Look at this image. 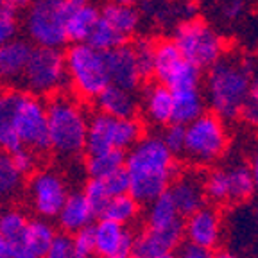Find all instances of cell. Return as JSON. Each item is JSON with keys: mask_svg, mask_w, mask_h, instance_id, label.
<instances>
[{"mask_svg": "<svg viewBox=\"0 0 258 258\" xmlns=\"http://www.w3.org/2000/svg\"><path fill=\"white\" fill-rule=\"evenodd\" d=\"M125 170L131 181V196L140 205H149L169 192L177 177L176 154L160 135H145L125 154Z\"/></svg>", "mask_w": 258, "mask_h": 258, "instance_id": "obj_1", "label": "cell"}, {"mask_svg": "<svg viewBox=\"0 0 258 258\" xmlns=\"http://www.w3.org/2000/svg\"><path fill=\"white\" fill-rule=\"evenodd\" d=\"M253 56L224 54L205 77V99L210 111L222 120H235L251 97Z\"/></svg>", "mask_w": 258, "mask_h": 258, "instance_id": "obj_2", "label": "cell"}, {"mask_svg": "<svg viewBox=\"0 0 258 258\" xmlns=\"http://www.w3.org/2000/svg\"><path fill=\"white\" fill-rule=\"evenodd\" d=\"M47 111L50 149L64 158H74L85 153L90 125L85 108L72 97L56 93L47 102Z\"/></svg>", "mask_w": 258, "mask_h": 258, "instance_id": "obj_3", "label": "cell"}, {"mask_svg": "<svg viewBox=\"0 0 258 258\" xmlns=\"http://www.w3.org/2000/svg\"><path fill=\"white\" fill-rule=\"evenodd\" d=\"M172 41L181 56L199 70H210L226 54V43L219 31L203 18H188L177 24Z\"/></svg>", "mask_w": 258, "mask_h": 258, "instance_id": "obj_4", "label": "cell"}, {"mask_svg": "<svg viewBox=\"0 0 258 258\" xmlns=\"http://www.w3.org/2000/svg\"><path fill=\"white\" fill-rule=\"evenodd\" d=\"M64 59L70 85L83 99L95 101L111 85L106 64V52L97 50L90 43L70 45L64 52Z\"/></svg>", "mask_w": 258, "mask_h": 258, "instance_id": "obj_5", "label": "cell"}, {"mask_svg": "<svg viewBox=\"0 0 258 258\" xmlns=\"http://www.w3.org/2000/svg\"><path fill=\"white\" fill-rule=\"evenodd\" d=\"M230 137L221 117L206 111L205 115L186 125L185 158L198 167L214 165L228 151Z\"/></svg>", "mask_w": 258, "mask_h": 258, "instance_id": "obj_6", "label": "cell"}, {"mask_svg": "<svg viewBox=\"0 0 258 258\" xmlns=\"http://www.w3.org/2000/svg\"><path fill=\"white\" fill-rule=\"evenodd\" d=\"M67 0H32L25 13V31L36 47L61 48L69 43L67 20L70 16Z\"/></svg>", "mask_w": 258, "mask_h": 258, "instance_id": "obj_7", "label": "cell"}, {"mask_svg": "<svg viewBox=\"0 0 258 258\" xmlns=\"http://www.w3.org/2000/svg\"><path fill=\"white\" fill-rule=\"evenodd\" d=\"M144 138V127L137 118H115L95 113L90 118L86 154H101L108 151H131Z\"/></svg>", "mask_w": 258, "mask_h": 258, "instance_id": "obj_8", "label": "cell"}, {"mask_svg": "<svg viewBox=\"0 0 258 258\" xmlns=\"http://www.w3.org/2000/svg\"><path fill=\"white\" fill-rule=\"evenodd\" d=\"M69 81L67 72V59L61 48L34 47L29 59L22 83L32 95H50L63 88Z\"/></svg>", "mask_w": 258, "mask_h": 258, "instance_id": "obj_9", "label": "cell"}, {"mask_svg": "<svg viewBox=\"0 0 258 258\" xmlns=\"http://www.w3.org/2000/svg\"><path fill=\"white\" fill-rule=\"evenodd\" d=\"M153 77L156 83L165 85L172 92L201 88L203 85V70L194 67L181 56L172 38L156 41Z\"/></svg>", "mask_w": 258, "mask_h": 258, "instance_id": "obj_10", "label": "cell"}, {"mask_svg": "<svg viewBox=\"0 0 258 258\" xmlns=\"http://www.w3.org/2000/svg\"><path fill=\"white\" fill-rule=\"evenodd\" d=\"M15 127L24 147L34 151V153H45L50 149L48 111L47 104L40 97L29 92L25 93L15 117Z\"/></svg>", "mask_w": 258, "mask_h": 258, "instance_id": "obj_11", "label": "cell"}, {"mask_svg": "<svg viewBox=\"0 0 258 258\" xmlns=\"http://www.w3.org/2000/svg\"><path fill=\"white\" fill-rule=\"evenodd\" d=\"M69 196L67 183L56 170H38L29 179V198L40 219H57Z\"/></svg>", "mask_w": 258, "mask_h": 258, "instance_id": "obj_12", "label": "cell"}, {"mask_svg": "<svg viewBox=\"0 0 258 258\" xmlns=\"http://www.w3.org/2000/svg\"><path fill=\"white\" fill-rule=\"evenodd\" d=\"M222 217L215 206H203L196 214L185 219V238L186 242L199 246L206 251H214L222 240Z\"/></svg>", "mask_w": 258, "mask_h": 258, "instance_id": "obj_13", "label": "cell"}, {"mask_svg": "<svg viewBox=\"0 0 258 258\" xmlns=\"http://www.w3.org/2000/svg\"><path fill=\"white\" fill-rule=\"evenodd\" d=\"M97 258H133L135 235L125 226L99 219L93 224Z\"/></svg>", "mask_w": 258, "mask_h": 258, "instance_id": "obj_14", "label": "cell"}, {"mask_svg": "<svg viewBox=\"0 0 258 258\" xmlns=\"http://www.w3.org/2000/svg\"><path fill=\"white\" fill-rule=\"evenodd\" d=\"M185 237V222L165 230L145 228L135 237L133 258H158L163 254H172L176 247H181Z\"/></svg>", "mask_w": 258, "mask_h": 258, "instance_id": "obj_15", "label": "cell"}, {"mask_svg": "<svg viewBox=\"0 0 258 258\" xmlns=\"http://www.w3.org/2000/svg\"><path fill=\"white\" fill-rule=\"evenodd\" d=\"M106 64H108L111 85L118 86V88L137 92L138 86L144 81L140 69H138L133 45H122V47H117L106 52Z\"/></svg>", "mask_w": 258, "mask_h": 258, "instance_id": "obj_16", "label": "cell"}, {"mask_svg": "<svg viewBox=\"0 0 258 258\" xmlns=\"http://www.w3.org/2000/svg\"><path fill=\"white\" fill-rule=\"evenodd\" d=\"M181 217H190L198 210L206 206V192H205V176L198 172H185L176 177V181L169 188Z\"/></svg>", "mask_w": 258, "mask_h": 258, "instance_id": "obj_17", "label": "cell"}, {"mask_svg": "<svg viewBox=\"0 0 258 258\" xmlns=\"http://www.w3.org/2000/svg\"><path fill=\"white\" fill-rule=\"evenodd\" d=\"M25 93L27 92H22V90H2L0 92V151H6L9 154H15L16 151L24 147L20 137L16 133L15 117Z\"/></svg>", "mask_w": 258, "mask_h": 258, "instance_id": "obj_18", "label": "cell"}, {"mask_svg": "<svg viewBox=\"0 0 258 258\" xmlns=\"http://www.w3.org/2000/svg\"><path fill=\"white\" fill-rule=\"evenodd\" d=\"M144 115L153 125L167 127L174 122V93L165 85L154 83L144 90Z\"/></svg>", "mask_w": 258, "mask_h": 258, "instance_id": "obj_19", "label": "cell"}, {"mask_svg": "<svg viewBox=\"0 0 258 258\" xmlns=\"http://www.w3.org/2000/svg\"><path fill=\"white\" fill-rule=\"evenodd\" d=\"M95 217V210L88 203L85 192H70L59 215H57V222H59V228L63 230V233L76 235L77 231L93 226L92 222Z\"/></svg>", "mask_w": 258, "mask_h": 258, "instance_id": "obj_20", "label": "cell"}, {"mask_svg": "<svg viewBox=\"0 0 258 258\" xmlns=\"http://www.w3.org/2000/svg\"><path fill=\"white\" fill-rule=\"evenodd\" d=\"M56 235L54 226L47 219H31L24 244L13 251V258H45Z\"/></svg>", "mask_w": 258, "mask_h": 258, "instance_id": "obj_21", "label": "cell"}, {"mask_svg": "<svg viewBox=\"0 0 258 258\" xmlns=\"http://www.w3.org/2000/svg\"><path fill=\"white\" fill-rule=\"evenodd\" d=\"M95 104L99 113H104V115L115 118H137L138 108H140L137 93L118 88L115 85H109L97 97Z\"/></svg>", "mask_w": 258, "mask_h": 258, "instance_id": "obj_22", "label": "cell"}, {"mask_svg": "<svg viewBox=\"0 0 258 258\" xmlns=\"http://www.w3.org/2000/svg\"><path fill=\"white\" fill-rule=\"evenodd\" d=\"M32 50L34 47L27 40H20V38L6 45H0V79H22Z\"/></svg>", "mask_w": 258, "mask_h": 258, "instance_id": "obj_23", "label": "cell"}, {"mask_svg": "<svg viewBox=\"0 0 258 258\" xmlns=\"http://www.w3.org/2000/svg\"><path fill=\"white\" fill-rule=\"evenodd\" d=\"M174 93V122L188 125L206 113V99L201 88L181 90Z\"/></svg>", "mask_w": 258, "mask_h": 258, "instance_id": "obj_24", "label": "cell"}, {"mask_svg": "<svg viewBox=\"0 0 258 258\" xmlns=\"http://www.w3.org/2000/svg\"><path fill=\"white\" fill-rule=\"evenodd\" d=\"M99 18H101V9L93 6L92 2L70 13L69 20H67V36H69V41H72V45L86 43L90 40V36H92Z\"/></svg>", "mask_w": 258, "mask_h": 258, "instance_id": "obj_25", "label": "cell"}, {"mask_svg": "<svg viewBox=\"0 0 258 258\" xmlns=\"http://www.w3.org/2000/svg\"><path fill=\"white\" fill-rule=\"evenodd\" d=\"M101 18L127 41L135 36L140 25V13L133 6H120L115 2H109L101 9Z\"/></svg>", "mask_w": 258, "mask_h": 258, "instance_id": "obj_26", "label": "cell"}, {"mask_svg": "<svg viewBox=\"0 0 258 258\" xmlns=\"http://www.w3.org/2000/svg\"><path fill=\"white\" fill-rule=\"evenodd\" d=\"M145 219H147V228H154V230H165V228H172V226H179L185 222L169 192L147 205Z\"/></svg>", "mask_w": 258, "mask_h": 258, "instance_id": "obj_27", "label": "cell"}, {"mask_svg": "<svg viewBox=\"0 0 258 258\" xmlns=\"http://www.w3.org/2000/svg\"><path fill=\"white\" fill-rule=\"evenodd\" d=\"M226 169H228V177H230L231 203H244L253 198L256 192V185H254L251 167L237 161V163L226 165Z\"/></svg>", "mask_w": 258, "mask_h": 258, "instance_id": "obj_28", "label": "cell"}, {"mask_svg": "<svg viewBox=\"0 0 258 258\" xmlns=\"http://www.w3.org/2000/svg\"><path fill=\"white\" fill-rule=\"evenodd\" d=\"M125 167V153L122 151H108L101 154H88L85 169L90 179H106L111 174L118 172Z\"/></svg>", "mask_w": 258, "mask_h": 258, "instance_id": "obj_29", "label": "cell"}, {"mask_svg": "<svg viewBox=\"0 0 258 258\" xmlns=\"http://www.w3.org/2000/svg\"><path fill=\"white\" fill-rule=\"evenodd\" d=\"M138 214H140V203L131 194H125V196L109 199L108 205L102 210V214L99 215V219H106V221L117 222L120 226H127L138 217Z\"/></svg>", "mask_w": 258, "mask_h": 258, "instance_id": "obj_30", "label": "cell"}, {"mask_svg": "<svg viewBox=\"0 0 258 258\" xmlns=\"http://www.w3.org/2000/svg\"><path fill=\"white\" fill-rule=\"evenodd\" d=\"M24 188V176L16 169L13 154L0 151V201H11Z\"/></svg>", "mask_w": 258, "mask_h": 258, "instance_id": "obj_31", "label": "cell"}, {"mask_svg": "<svg viewBox=\"0 0 258 258\" xmlns=\"http://www.w3.org/2000/svg\"><path fill=\"white\" fill-rule=\"evenodd\" d=\"M29 221L31 219H27V215L24 212H20V210L11 208L2 212V217H0V233L9 242V246H11L13 251L24 244Z\"/></svg>", "mask_w": 258, "mask_h": 258, "instance_id": "obj_32", "label": "cell"}, {"mask_svg": "<svg viewBox=\"0 0 258 258\" xmlns=\"http://www.w3.org/2000/svg\"><path fill=\"white\" fill-rule=\"evenodd\" d=\"M205 192L206 199L214 205H226L231 203L230 177L226 167H214L205 176Z\"/></svg>", "mask_w": 258, "mask_h": 258, "instance_id": "obj_33", "label": "cell"}, {"mask_svg": "<svg viewBox=\"0 0 258 258\" xmlns=\"http://www.w3.org/2000/svg\"><path fill=\"white\" fill-rule=\"evenodd\" d=\"M86 43H90L93 48L101 50V52H109L113 48L127 45V40H124L108 22L99 18L95 29H93V32H92V36H90V40L86 41Z\"/></svg>", "mask_w": 258, "mask_h": 258, "instance_id": "obj_34", "label": "cell"}, {"mask_svg": "<svg viewBox=\"0 0 258 258\" xmlns=\"http://www.w3.org/2000/svg\"><path fill=\"white\" fill-rule=\"evenodd\" d=\"M135 56H137V63L140 74L144 79L153 77L154 74V54H156V41L151 38H138L133 43Z\"/></svg>", "mask_w": 258, "mask_h": 258, "instance_id": "obj_35", "label": "cell"}, {"mask_svg": "<svg viewBox=\"0 0 258 258\" xmlns=\"http://www.w3.org/2000/svg\"><path fill=\"white\" fill-rule=\"evenodd\" d=\"M85 196L86 199H88V203L92 205V208L95 210L97 217L102 214V210H104V206L108 205V201L111 198H109L108 190H106V185L102 179H90L88 183L85 185Z\"/></svg>", "mask_w": 258, "mask_h": 258, "instance_id": "obj_36", "label": "cell"}, {"mask_svg": "<svg viewBox=\"0 0 258 258\" xmlns=\"http://www.w3.org/2000/svg\"><path fill=\"white\" fill-rule=\"evenodd\" d=\"M163 144L170 149V153L183 154L185 153V142H186V125L183 124H169L167 127H163V133L160 135Z\"/></svg>", "mask_w": 258, "mask_h": 258, "instance_id": "obj_37", "label": "cell"}, {"mask_svg": "<svg viewBox=\"0 0 258 258\" xmlns=\"http://www.w3.org/2000/svg\"><path fill=\"white\" fill-rule=\"evenodd\" d=\"M74 251L77 258H93L95 256V237H93V226L85 228L72 235Z\"/></svg>", "mask_w": 258, "mask_h": 258, "instance_id": "obj_38", "label": "cell"}, {"mask_svg": "<svg viewBox=\"0 0 258 258\" xmlns=\"http://www.w3.org/2000/svg\"><path fill=\"white\" fill-rule=\"evenodd\" d=\"M45 258H77L74 251V238L69 233H57L48 247Z\"/></svg>", "mask_w": 258, "mask_h": 258, "instance_id": "obj_39", "label": "cell"}, {"mask_svg": "<svg viewBox=\"0 0 258 258\" xmlns=\"http://www.w3.org/2000/svg\"><path fill=\"white\" fill-rule=\"evenodd\" d=\"M13 160H15L16 169L20 170V174L24 177L34 176L38 172V153H34V151L22 147L20 151H16L13 154Z\"/></svg>", "mask_w": 258, "mask_h": 258, "instance_id": "obj_40", "label": "cell"}, {"mask_svg": "<svg viewBox=\"0 0 258 258\" xmlns=\"http://www.w3.org/2000/svg\"><path fill=\"white\" fill-rule=\"evenodd\" d=\"M108 190L109 198H118V196H125V194L131 192V181H129V174L125 170V167L118 172L111 174L109 177L102 179Z\"/></svg>", "mask_w": 258, "mask_h": 258, "instance_id": "obj_41", "label": "cell"}, {"mask_svg": "<svg viewBox=\"0 0 258 258\" xmlns=\"http://www.w3.org/2000/svg\"><path fill=\"white\" fill-rule=\"evenodd\" d=\"M246 13V0H222L221 16L224 22H238Z\"/></svg>", "mask_w": 258, "mask_h": 258, "instance_id": "obj_42", "label": "cell"}, {"mask_svg": "<svg viewBox=\"0 0 258 258\" xmlns=\"http://www.w3.org/2000/svg\"><path fill=\"white\" fill-rule=\"evenodd\" d=\"M16 34H18L16 16H0V45L15 41Z\"/></svg>", "mask_w": 258, "mask_h": 258, "instance_id": "obj_43", "label": "cell"}, {"mask_svg": "<svg viewBox=\"0 0 258 258\" xmlns=\"http://www.w3.org/2000/svg\"><path fill=\"white\" fill-rule=\"evenodd\" d=\"M244 124L251 125V127H258V97L251 95L246 101V104L242 106L240 115H238Z\"/></svg>", "mask_w": 258, "mask_h": 258, "instance_id": "obj_44", "label": "cell"}, {"mask_svg": "<svg viewBox=\"0 0 258 258\" xmlns=\"http://www.w3.org/2000/svg\"><path fill=\"white\" fill-rule=\"evenodd\" d=\"M176 256L177 258H214V254H212V251H206L199 246H194L190 242H185L179 247V253Z\"/></svg>", "mask_w": 258, "mask_h": 258, "instance_id": "obj_45", "label": "cell"}, {"mask_svg": "<svg viewBox=\"0 0 258 258\" xmlns=\"http://www.w3.org/2000/svg\"><path fill=\"white\" fill-rule=\"evenodd\" d=\"M251 95L258 97V56H253V85H251Z\"/></svg>", "mask_w": 258, "mask_h": 258, "instance_id": "obj_46", "label": "cell"}, {"mask_svg": "<svg viewBox=\"0 0 258 258\" xmlns=\"http://www.w3.org/2000/svg\"><path fill=\"white\" fill-rule=\"evenodd\" d=\"M251 172H253V177H254V185H256V192H258V145L256 149L253 151V156H251Z\"/></svg>", "mask_w": 258, "mask_h": 258, "instance_id": "obj_47", "label": "cell"}, {"mask_svg": "<svg viewBox=\"0 0 258 258\" xmlns=\"http://www.w3.org/2000/svg\"><path fill=\"white\" fill-rule=\"evenodd\" d=\"M0 258H13V249L9 242L2 237V233H0Z\"/></svg>", "mask_w": 258, "mask_h": 258, "instance_id": "obj_48", "label": "cell"}, {"mask_svg": "<svg viewBox=\"0 0 258 258\" xmlns=\"http://www.w3.org/2000/svg\"><path fill=\"white\" fill-rule=\"evenodd\" d=\"M214 258H240L237 253H233V251H219V253L214 254Z\"/></svg>", "mask_w": 258, "mask_h": 258, "instance_id": "obj_49", "label": "cell"}, {"mask_svg": "<svg viewBox=\"0 0 258 258\" xmlns=\"http://www.w3.org/2000/svg\"><path fill=\"white\" fill-rule=\"evenodd\" d=\"M111 2H115V4H120V6H135V2H137V0H111Z\"/></svg>", "mask_w": 258, "mask_h": 258, "instance_id": "obj_50", "label": "cell"}, {"mask_svg": "<svg viewBox=\"0 0 258 258\" xmlns=\"http://www.w3.org/2000/svg\"><path fill=\"white\" fill-rule=\"evenodd\" d=\"M253 214H254V221H256V224H258V203H256V205H254Z\"/></svg>", "mask_w": 258, "mask_h": 258, "instance_id": "obj_51", "label": "cell"}, {"mask_svg": "<svg viewBox=\"0 0 258 258\" xmlns=\"http://www.w3.org/2000/svg\"><path fill=\"white\" fill-rule=\"evenodd\" d=\"M158 258H177V256L172 253V254H163V256H158Z\"/></svg>", "mask_w": 258, "mask_h": 258, "instance_id": "obj_52", "label": "cell"}, {"mask_svg": "<svg viewBox=\"0 0 258 258\" xmlns=\"http://www.w3.org/2000/svg\"><path fill=\"white\" fill-rule=\"evenodd\" d=\"M256 45H258V34H256Z\"/></svg>", "mask_w": 258, "mask_h": 258, "instance_id": "obj_53", "label": "cell"}, {"mask_svg": "<svg viewBox=\"0 0 258 258\" xmlns=\"http://www.w3.org/2000/svg\"><path fill=\"white\" fill-rule=\"evenodd\" d=\"M0 217H2V212H0Z\"/></svg>", "mask_w": 258, "mask_h": 258, "instance_id": "obj_54", "label": "cell"}]
</instances>
